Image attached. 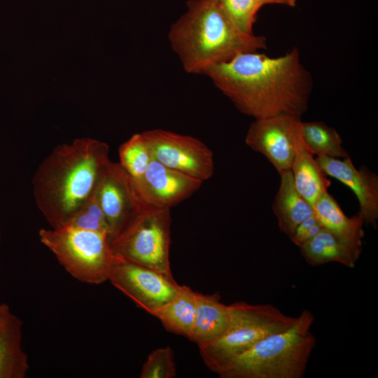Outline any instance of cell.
I'll list each match as a JSON object with an SVG mask.
<instances>
[{"mask_svg":"<svg viewBox=\"0 0 378 378\" xmlns=\"http://www.w3.org/2000/svg\"><path fill=\"white\" fill-rule=\"evenodd\" d=\"M168 37L183 69L193 74H204L240 54L267 48L265 36L238 30L219 3L212 0L190 1Z\"/></svg>","mask_w":378,"mask_h":378,"instance_id":"obj_3","label":"cell"},{"mask_svg":"<svg viewBox=\"0 0 378 378\" xmlns=\"http://www.w3.org/2000/svg\"><path fill=\"white\" fill-rule=\"evenodd\" d=\"M134 181L146 203L169 209L188 198L203 183L154 159L143 176Z\"/></svg>","mask_w":378,"mask_h":378,"instance_id":"obj_12","label":"cell"},{"mask_svg":"<svg viewBox=\"0 0 378 378\" xmlns=\"http://www.w3.org/2000/svg\"><path fill=\"white\" fill-rule=\"evenodd\" d=\"M301 119L278 116L255 119L248 129L245 143L263 155L279 174L290 170L302 139Z\"/></svg>","mask_w":378,"mask_h":378,"instance_id":"obj_10","label":"cell"},{"mask_svg":"<svg viewBox=\"0 0 378 378\" xmlns=\"http://www.w3.org/2000/svg\"><path fill=\"white\" fill-rule=\"evenodd\" d=\"M212 1H218V0H212Z\"/></svg>","mask_w":378,"mask_h":378,"instance_id":"obj_28","label":"cell"},{"mask_svg":"<svg viewBox=\"0 0 378 378\" xmlns=\"http://www.w3.org/2000/svg\"><path fill=\"white\" fill-rule=\"evenodd\" d=\"M300 132L304 146L312 155L340 159L349 157L339 133L325 122L301 120Z\"/></svg>","mask_w":378,"mask_h":378,"instance_id":"obj_21","label":"cell"},{"mask_svg":"<svg viewBox=\"0 0 378 378\" xmlns=\"http://www.w3.org/2000/svg\"><path fill=\"white\" fill-rule=\"evenodd\" d=\"M280 184L272 209L276 216L279 230L289 237L297 226L314 214L312 206L296 190L290 170L279 174Z\"/></svg>","mask_w":378,"mask_h":378,"instance_id":"obj_17","label":"cell"},{"mask_svg":"<svg viewBox=\"0 0 378 378\" xmlns=\"http://www.w3.org/2000/svg\"><path fill=\"white\" fill-rule=\"evenodd\" d=\"M314 314L304 309L288 328L272 334L232 359L221 378H302L316 345Z\"/></svg>","mask_w":378,"mask_h":378,"instance_id":"obj_4","label":"cell"},{"mask_svg":"<svg viewBox=\"0 0 378 378\" xmlns=\"http://www.w3.org/2000/svg\"><path fill=\"white\" fill-rule=\"evenodd\" d=\"M223 10L240 31L253 34L256 15L262 6L258 0H218Z\"/></svg>","mask_w":378,"mask_h":378,"instance_id":"obj_23","label":"cell"},{"mask_svg":"<svg viewBox=\"0 0 378 378\" xmlns=\"http://www.w3.org/2000/svg\"><path fill=\"white\" fill-rule=\"evenodd\" d=\"M229 307L217 294L197 292V307L193 326L188 339L198 347L207 345L220 337L229 323Z\"/></svg>","mask_w":378,"mask_h":378,"instance_id":"obj_16","label":"cell"},{"mask_svg":"<svg viewBox=\"0 0 378 378\" xmlns=\"http://www.w3.org/2000/svg\"><path fill=\"white\" fill-rule=\"evenodd\" d=\"M108 153L106 143L80 138L57 146L42 161L32 181L34 197L52 228L66 225L94 193Z\"/></svg>","mask_w":378,"mask_h":378,"instance_id":"obj_2","label":"cell"},{"mask_svg":"<svg viewBox=\"0 0 378 378\" xmlns=\"http://www.w3.org/2000/svg\"><path fill=\"white\" fill-rule=\"evenodd\" d=\"M67 225L84 230L104 232L110 237L108 222L94 193L79 208Z\"/></svg>","mask_w":378,"mask_h":378,"instance_id":"obj_24","label":"cell"},{"mask_svg":"<svg viewBox=\"0 0 378 378\" xmlns=\"http://www.w3.org/2000/svg\"><path fill=\"white\" fill-rule=\"evenodd\" d=\"M170 209L144 204L111 240L114 256L174 278L169 260Z\"/></svg>","mask_w":378,"mask_h":378,"instance_id":"obj_7","label":"cell"},{"mask_svg":"<svg viewBox=\"0 0 378 378\" xmlns=\"http://www.w3.org/2000/svg\"><path fill=\"white\" fill-rule=\"evenodd\" d=\"M41 242L76 279L89 284L108 280L113 260L107 234L64 225L41 229Z\"/></svg>","mask_w":378,"mask_h":378,"instance_id":"obj_6","label":"cell"},{"mask_svg":"<svg viewBox=\"0 0 378 378\" xmlns=\"http://www.w3.org/2000/svg\"><path fill=\"white\" fill-rule=\"evenodd\" d=\"M228 307L229 323L224 334L199 347L205 365L216 374L262 339L290 327L297 318L270 304L237 302Z\"/></svg>","mask_w":378,"mask_h":378,"instance_id":"obj_5","label":"cell"},{"mask_svg":"<svg viewBox=\"0 0 378 378\" xmlns=\"http://www.w3.org/2000/svg\"><path fill=\"white\" fill-rule=\"evenodd\" d=\"M290 171L300 195L314 208L318 197L330 186V180L302 141L297 146Z\"/></svg>","mask_w":378,"mask_h":378,"instance_id":"obj_18","label":"cell"},{"mask_svg":"<svg viewBox=\"0 0 378 378\" xmlns=\"http://www.w3.org/2000/svg\"><path fill=\"white\" fill-rule=\"evenodd\" d=\"M314 215L322 225L337 237L362 247L364 225L361 215L346 216L337 202L327 191L318 197L314 206Z\"/></svg>","mask_w":378,"mask_h":378,"instance_id":"obj_19","label":"cell"},{"mask_svg":"<svg viewBox=\"0 0 378 378\" xmlns=\"http://www.w3.org/2000/svg\"><path fill=\"white\" fill-rule=\"evenodd\" d=\"M142 133L153 159L202 182L213 176L214 153L200 139L161 129Z\"/></svg>","mask_w":378,"mask_h":378,"instance_id":"obj_8","label":"cell"},{"mask_svg":"<svg viewBox=\"0 0 378 378\" xmlns=\"http://www.w3.org/2000/svg\"><path fill=\"white\" fill-rule=\"evenodd\" d=\"M118 153V163L134 180L143 176L153 160L148 144L142 132L132 135L122 144Z\"/></svg>","mask_w":378,"mask_h":378,"instance_id":"obj_22","label":"cell"},{"mask_svg":"<svg viewBox=\"0 0 378 378\" xmlns=\"http://www.w3.org/2000/svg\"><path fill=\"white\" fill-rule=\"evenodd\" d=\"M244 114L255 119H301L308 108L313 80L293 48L271 57L258 51L240 54L204 74Z\"/></svg>","mask_w":378,"mask_h":378,"instance_id":"obj_1","label":"cell"},{"mask_svg":"<svg viewBox=\"0 0 378 378\" xmlns=\"http://www.w3.org/2000/svg\"><path fill=\"white\" fill-rule=\"evenodd\" d=\"M176 374L172 349L167 346L153 351L144 363L141 378H173Z\"/></svg>","mask_w":378,"mask_h":378,"instance_id":"obj_25","label":"cell"},{"mask_svg":"<svg viewBox=\"0 0 378 378\" xmlns=\"http://www.w3.org/2000/svg\"><path fill=\"white\" fill-rule=\"evenodd\" d=\"M262 6L265 4H280L290 7L296 5L297 0H258Z\"/></svg>","mask_w":378,"mask_h":378,"instance_id":"obj_27","label":"cell"},{"mask_svg":"<svg viewBox=\"0 0 378 378\" xmlns=\"http://www.w3.org/2000/svg\"><path fill=\"white\" fill-rule=\"evenodd\" d=\"M299 248L304 259L312 266L338 262L354 268L362 252V247L342 239L324 227Z\"/></svg>","mask_w":378,"mask_h":378,"instance_id":"obj_15","label":"cell"},{"mask_svg":"<svg viewBox=\"0 0 378 378\" xmlns=\"http://www.w3.org/2000/svg\"><path fill=\"white\" fill-rule=\"evenodd\" d=\"M110 228V240L146 204L133 178L118 162L110 160L94 192Z\"/></svg>","mask_w":378,"mask_h":378,"instance_id":"obj_11","label":"cell"},{"mask_svg":"<svg viewBox=\"0 0 378 378\" xmlns=\"http://www.w3.org/2000/svg\"><path fill=\"white\" fill-rule=\"evenodd\" d=\"M0 239H1V230H0Z\"/></svg>","mask_w":378,"mask_h":378,"instance_id":"obj_29","label":"cell"},{"mask_svg":"<svg viewBox=\"0 0 378 378\" xmlns=\"http://www.w3.org/2000/svg\"><path fill=\"white\" fill-rule=\"evenodd\" d=\"M322 228V225L314 214L297 226L290 239L299 247L314 237Z\"/></svg>","mask_w":378,"mask_h":378,"instance_id":"obj_26","label":"cell"},{"mask_svg":"<svg viewBox=\"0 0 378 378\" xmlns=\"http://www.w3.org/2000/svg\"><path fill=\"white\" fill-rule=\"evenodd\" d=\"M324 172L349 187L356 195L364 224L377 228L378 220V176L366 167L357 169L350 157L344 159L317 157Z\"/></svg>","mask_w":378,"mask_h":378,"instance_id":"obj_13","label":"cell"},{"mask_svg":"<svg viewBox=\"0 0 378 378\" xmlns=\"http://www.w3.org/2000/svg\"><path fill=\"white\" fill-rule=\"evenodd\" d=\"M108 280L151 315L177 293L180 285L150 267L114 256Z\"/></svg>","mask_w":378,"mask_h":378,"instance_id":"obj_9","label":"cell"},{"mask_svg":"<svg viewBox=\"0 0 378 378\" xmlns=\"http://www.w3.org/2000/svg\"><path fill=\"white\" fill-rule=\"evenodd\" d=\"M22 321L0 304V378H23L29 370L22 348Z\"/></svg>","mask_w":378,"mask_h":378,"instance_id":"obj_14","label":"cell"},{"mask_svg":"<svg viewBox=\"0 0 378 378\" xmlns=\"http://www.w3.org/2000/svg\"><path fill=\"white\" fill-rule=\"evenodd\" d=\"M196 307L197 292L188 286H180L176 295L153 316L168 331L188 338L193 326Z\"/></svg>","mask_w":378,"mask_h":378,"instance_id":"obj_20","label":"cell"}]
</instances>
